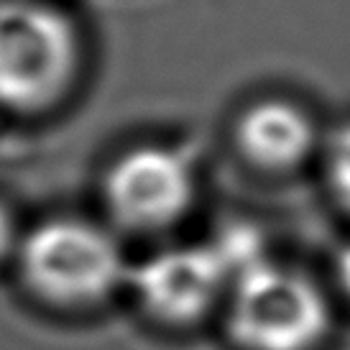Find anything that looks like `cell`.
<instances>
[{
  "label": "cell",
  "mask_w": 350,
  "mask_h": 350,
  "mask_svg": "<svg viewBox=\"0 0 350 350\" xmlns=\"http://www.w3.org/2000/svg\"><path fill=\"white\" fill-rule=\"evenodd\" d=\"M103 195L110 215L128 230H164L195 200V172L166 146H138L107 169Z\"/></svg>",
  "instance_id": "277c9868"
},
{
  "label": "cell",
  "mask_w": 350,
  "mask_h": 350,
  "mask_svg": "<svg viewBox=\"0 0 350 350\" xmlns=\"http://www.w3.org/2000/svg\"><path fill=\"white\" fill-rule=\"evenodd\" d=\"M228 294V332L243 350H312L330 330L320 286L269 258L238 273Z\"/></svg>",
  "instance_id": "3957f363"
},
{
  "label": "cell",
  "mask_w": 350,
  "mask_h": 350,
  "mask_svg": "<svg viewBox=\"0 0 350 350\" xmlns=\"http://www.w3.org/2000/svg\"><path fill=\"white\" fill-rule=\"evenodd\" d=\"M18 258L31 292L62 310L103 304L131 273L116 238L77 217L36 225L21 241Z\"/></svg>",
  "instance_id": "6da1fadb"
},
{
  "label": "cell",
  "mask_w": 350,
  "mask_h": 350,
  "mask_svg": "<svg viewBox=\"0 0 350 350\" xmlns=\"http://www.w3.org/2000/svg\"><path fill=\"white\" fill-rule=\"evenodd\" d=\"M79 67L75 23L39 0H0V107L36 113L54 105Z\"/></svg>",
  "instance_id": "7a4b0ae2"
},
{
  "label": "cell",
  "mask_w": 350,
  "mask_h": 350,
  "mask_svg": "<svg viewBox=\"0 0 350 350\" xmlns=\"http://www.w3.org/2000/svg\"><path fill=\"white\" fill-rule=\"evenodd\" d=\"M235 271L220 243L169 248L128 273L141 307L166 325H192L230 292Z\"/></svg>",
  "instance_id": "5b68a950"
},
{
  "label": "cell",
  "mask_w": 350,
  "mask_h": 350,
  "mask_svg": "<svg viewBox=\"0 0 350 350\" xmlns=\"http://www.w3.org/2000/svg\"><path fill=\"white\" fill-rule=\"evenodd\" d=\"M235 136L251 164L269 172H284L310 156L317 131L301 107L286 100H263L245 110Z\"/></svg>",
  "instance_id": "8992f818"
},
{
  "label": "cell",
  "mask_w": 350,
  "mask_h": 350,
  "mask_svg": "<svg viewBox=\"0 0 350 350\" xmlns=\"http://www.w3.org/2000/svg\"><path fill=\"white\" fill-rule=\"evenodd\" d=\"M13 248H16V223L10 217L8 207L0 202V261L8 258Z\"/></svg>",
  "instance_id": "ba28073f"
},
{
  "label": "cell",
  "mask_w": 350,
  "mask_h": 350,
  "mask_svg": "<svg viewBox=\"0 0 350 350\" xmlns=\"http://www.w3.org/2000/svg\"><path fill=\"white\" fill-rule=\"evenodd\" d=\"M327 182L342 210L350 213V123L335 131L327 146Z\"/></svg>",
  "instance_id": "52a82bcc"
},
{
  "label": "cell",
  "mask_w": 350,
  "mask_h": 350,
  "mask_svg": "<svg viewBox=\"0 0 350 350\" xmlns=\"http://www.w3.org/2000/svg\"><path fill=\"white\" fill-rule=\"evenodd\" d=\"M335 273H338V282H340L342 292L350 297V243L345 245L338 256V263H335Z\"/></svg>",
  "instance_id": "9c48e42d"
}]
</instances>
